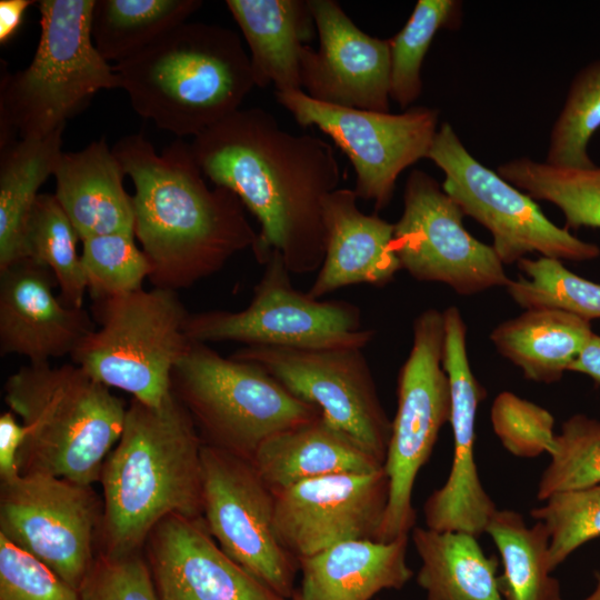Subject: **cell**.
I'll list each match as a JSON object with an SVG mask.
<instances>
[{
	"instance_id": "cell-1",
	"label": "cell",
	"mask_w": 600,
	"mask_h": 600,
	"mask_svg": "<svg viewBox=\"0 0 600 600\" xmlns=\"http://www.w3.org/2000/svg\"><path fill=\"white\" fill-rule=\"evenodd\" d=\"M192 156L216 187L232 191L260 230V264L277 253L293 274L317 270L324 257L323 204L341 180L333 148L282 129L261 108L239 109L193 138Z\"/></svg>"
},
{
	"instance_id": "cell-2",
	"label": "cell",
	"mask_w": 600,
	"mask_h": 600,
	"mask_svg": "<svg viewBox=\"0 0 600 600\" xmlns=\"http://www.w3.org/2000/svg\"><path fill=\"white\" fill-rule=\"evenodd\" d=\"M134 187V237L151 266L153 287L179 290L218 272L238 252L252 251L258 232L240 199L210 189L190 143L177 139L157 153L143 134L112 147Z\"/></svg>"
},
{
	"instance_id": "cell-3",
	"label": "cell",
	"mask_w": 600,
	"mask_h": 600,
	"mask_svg": "<svg viewBox=\"0 0 600 600\" xmlns=\"http://www.w3.org/2000/svg\"><path fill=\"white\" fill-rule=\"evenodd\" d=\"M202 447L192 417L172 391L159 406L131 399L99 480L100 552H139L167 517H202Z\"/></svg>"
},
{
	"instance_id": "cell-4",
	"label": "cell",
	"mask_w": 600,
	"mask_h": 600,
	"mask_svg": "<svg viewBox=\"0 0 600 600\" xmlns=\"http://www.w3.org/2000/svg\"><path fill=\"white\" fill-rule=\"evenodd\" d=\"M112 68L133 110L179 139L239 110L256 87L238 33L206 22H183Z\"/></svg>"
},
{
	"instance_id": "cell-5",
	"label": "cell",
	"mask_w": 600,
	"mask_h": 600,
	"mask_svg": "<svg viewBox=\"0 0 600 600\" xmlns=\"http://www.w3.org/2000/svg\"><path fill=\"white\" fill-rule=\"evenodd\" d=\"M3 390L27 429L17 458L21 474L99 482L128 409L110 388L74 363H29L7 379Z\"/></svg>"
},
{
	"instance_id": "cell-6",
	"label": "cell",
	"mask_w": 600,
	"mask_h": 600,
	"mask_svg": "<svg viewBox=\"0 0 600 600\" xmlns=\"http://www.w3.org/2000/svg\"><path fill=\"white\" fill-rule=\"evenodd\" d=\"M94 0H40V38L29 66L2 67L0 148L64 128L101 90L120 88L112 64L94 48Z\"/></svg>"
},
{
	"instance_id": "cell-7",
	"label": "cell",
	"mask_w": 600,
	"mask_h": 600,
	"mask_svg": "<svg viewBox=\"0 0 600 600\" xmlns=\"http://www.w3.org/2000/svg\"><path fill=\"white\" fill-rule=\"evenodd\" d=\"M171 391L203 443L251 460L268 438L321 414L254 363L190 341L171 374Z\"/></svg>"
},
{
	"instance_id": "cell-8",
	"label": "cell",
	"mask_w": 600,
	"mask_h": 600,
	"mask_svg": "<svg viewBox=\"0 0 600 600\" xmlns=\"http://www.w3.org/2000/svg\"><path fill=\"white\" fill-rule=\"evenodd\" d=\"M96 327L71 354L72 363L108 388L148 406L171 393V374L190 340L189 312L177 291L151 290L93 300Z\"/></svg>"
},
{
	"instance_id": "cell-9",
	"label": "cell",
	"mask_w": 600,
	"mask_h": 600,
	"mask_svg": "<svg viewBox=\"0 0 600 600\" xmlns=\"http://www.w3.org/2000/svg\"><path fill=\"white\" fill-rule=\"evenodd\" d=\"M443 338L441 311L429 308L416 317L412 346L398 373L397 410L383 463L389 496L378 541L410 534L414 528V483L441 428L450 419V387L442 367Z\"/></svg>"
},
{
	"instance_id": "cell-10",
	"label": "cell",
	"mask_w": 600,
	"mask_h": 600,
	"mask_svg": "<svg viewBox=\"0 0 600 600\" xmlns=\"http://www.w3.org/2000/svg\"><path fill=\"white\" fill-rule=\"evenodd\" d=\"M290 274L281 257L271 254L246 309L189 313L186 336L202 343L234 341L312 349H363L372 341L376 332L363 328L358 306L313 299L293 287Z\"/></svg>"
},
{
	"instance_id": "cell-11",
	"label": "cell",
	"mask_w": 600,
	"mask_h": 600,
	"mask_svg": "<svg viewBox=\"0 0 600 600\" xmlns=\"http://www.w3.org/2000/svg\"><path fill=\"white\" fill-rule=\"evenodd\" d=\"M428 159L444 173L443 191L491 233L503 266L529 253L561 261L600 256L596 243L554 224L530 196L473 158L449 122L438 129Z\"/></svg>"
},
{
	"instance_id": "cell-12",
	"label": "cell",
	"mask_w": 600,
	"mask_h": 600,
	"mask_svg": "<svg viewBox=\"0 0 600 600\" xmlns=\"http://www.w3.org/2000/svg\"><path fill=\"white\" fill-rule=\"evenodd\" d=\"M277 102L302 127H317L348 157L356 172L357 197L377 211L392 200L399 174L429 151L439 111L412 107L401 113L331 106L304 91H274Z\"/></svg>"
},
{
	"instance_id": "cell-13",
	"label": "cell",
	"mask_w": 600,
	"mask_h": 600,
	"mask_svg": "<svg viewBox=\"0 0 600 600\" xmlns=\"http://www.w3.org/2000/svg\"><path fill=\"white\" fill-rule=\"evenodd\" d=\"M101 522L92 486L39 473L0 480V534L78 590L94 564Z\"/></svg>"
},
{
	"instance_id": "cell-14",
	"label": "cell",
	"mask_w": 600,
	"mask_h": 600,
	"mask_svg": "<svg viewBox=\"0 0 600 600\" xmlns=\"http://www.w3.org/2000/svg\"><path fill=\"white\" fill-rule=\"evenodd\" d=\"M231 358L262 368L384 463L391 421L361 348L244 346Z\"/></svg>"
},
{
	"instance_id": "cell-15",
	"label": "cell",
	"mask_w": 600,
	"mask_h": 600,
	"mask_svg": "<svg viewBox=\"0 0 600 600\" xmlns=\"http://www.w3.org/2000/svg\"><path fill=\"white\" fill-rule=\"evenodd\" d=\"M202 518L223 552L278 596L294 597L298 561L274 530V493L250 460L203 443Z\"/></svg>"
},
{
	"instance_id": "cell-16",
	"label": "cell",
	"mask_w": 600,
	"mask_h": 600,
	"mask_svg": "<svg viewBox=\"0 0 600 600\" xmlns=\"http://www.w3.org/2000/svg\"><path fill=\"white\" fill-rule=\"evenodd\" d=\"M466 214L422 170L408 176L393 249L401 269L421 282H438L471 296L507 287L510 278L492 246L467 231Z\"/></svg>"
},
{
	"instance_id": "cell-17",
	"label": "cell",
	"mask_w": 600,
	"mask_h": 600,
	"mask_svg": "<svg viewBox=\"0 0 600 600\" xmlns=\"http://www.w3.org/2000/svg\"><path fill=\"white\" fill-rule=\"evenodd\" d=\"M442 313V367L450 387L453 457L446 482L426 500L423 517L429 529L479 537L498 510L481 482L474 458L476 418L486 390L469 362L467 324L461 312L450 306Z\"/></svg>"
},
{
	"instance_id": "cell-18",
	"label": "cell",
	"mask_w": 600,
	"mask_h": 600,
	"mask_svg": "<svg viewBox=\"0 0 600 600\" xmlns=\"http://www.w3.org/2000/svg\"><path fill=\"white\" fill-rule=\"evenodd\" d=\"M388 496L383 468L299 482L274 493L276 534L296 560L350 540H377Z\"/></svg>"
},
{
	"instance_id": "cell-19",
	"label": "cell",
	"mask_w": 600,
	"mask_h": 600,
	"mask_svg": "<svg viewBox=\"0 0 600 600\" xmlns=\"http://www.w3.org/2000/svg\"><path fill=\"white\" fill-rule=\"evenodd\" d=\"M308 2L319 49L308 46L302 54L306 93L331 106L389 112V39L363 32L334 0Z\"/></svg>"
},
{
	"instance_id": "cell-20",
	"label": "cell",
	"mask_w": 600,
	"mask_h": 600,
	"mask_svg": "<svg viewBox=\"0 0 600 600\" xmlns=\"http://www.w3.org/2000/svg\"><path fill=\"white\" fill-rule=\"evenodd\" d=\"M144 548L159 600H287L230 559L202 517H167Z\"/></svg>"
},
{
	"instance_id": "cell-21",
	"label": "cell",
	"mask_w": 600,
	"mask_h": 600,
	"mask_svg": "<svg viewBox=\"0 0 600 600\" xmlns=\"http://www.w3.org/2000/svg\"><path fill=\"white\" fill-rule=\"evenodd\" d=\"M52 272L26 258L0 271V352L30 363L73 353L97 326L83 308L66 306L53 293Z\"/></svg>"
},
{
	"instance_id": "cell-22",
	"label": "cell",
	"mask_w": 600,
	"mask_h": 600,
	"mask_svg": "<svg viewBox=\"0 0 600 600\" xmlns=\"http://www.w3.org/2000/svg\"><path fill=\"white\" fill-rule=\"evenodd\" d=\"M351 189L332 191L323 204L324 257L308 290L313 299L351 284L383 287L401 270L394 224L363 213Z\"/></svg>"
},
{
	"instance_id": "cell-23",
	"label": "cell",
	"mask_w": 600,
	"mask_h": 600,
	"mask_svg": "<svg viewBox=\"0 0 600 600\" xmlns=\"http://www.w3.org/2000/svg\"><path fill=\"white\" fill-rule=\"evenodd\" d=\"M124 174L104 138L82 150L62 152L53 174V194L81 241L110 233L134 236L132 197L123 187Z\"/></svg>"
},
{
	"instance_id": "cell-24",
	"label": "cell",
	"mask_w": 600,
	"mask_h": 600,
	"mask_svg": "<svg viewBox=\"0 0 600 600\" xmlns=\"http://www.w3.org/2000/svg\"><path fill=\"white\" fill-rule=\"evenodd\" d=\"M410 534L390 541L358 539L298 559L299 600H371L403 588L412 578L407 562Z\"/></svg>"
},
{
	"instance_id": "cell-25",
	"label": "cell",
	"mask_w": 600,
	"mask_h": 600,
	"mask_svg": "<svg viewBox=\"0 0 600 600\" xmlns=\"http://www.w3.org/2000/svg\"><path fill=\"white\" fill-rule=\"evenodd\" d=\"M250 50L256 87L303 91L302 54L317 31L308 0H227Z\"/></svg>"
},
{
	"instance_id": "cell-26",
	"label": "cell",
	"mask_w": 600,
	"mask_h": 600,
	"mask_svg": "<svg viewBox=\"0 0 600 600\" xmlns=\"http://www.w3.org/2000/svg\"><path fill=\"white\" fill-rule=\"evenodd\" d=\"M250 461L273 493L310 479L372 473L383 468L377 458L321 414L268 438Z\"/></svg>"
},
{
	"instance_id": "cell-27",
	"label": "cell",
	"mask_w": 600,
	"mask_h": 600,
	"mask_svg": "<svg viewBox=\"0 0 600 600\" xmlns=\"http://www.w3.org/2000/svg\"><path fill=\"white\" fill-rule=\"evenodd\" d=\"M593 334L590 320L553 308L526 309L499 323L489 338L527 380L559 381Z\"/></svg>"
},
{
	"instance_id": "cell-28",
	"label": "cell",
	"mask_w": 600,
	"mask_h": 600,
	"mask_svg": "<svg viewBox=\"0 0 600 600\" xmlns=\"http://www.w3.org/2000/svg\"><path fill=\"white\" fill-rule=\"evenodd\" d=\"M411 541L420 558L418 584L426 600H503L499 561L487 556L478 537L414 527Z\"/></svg>"
},
{
	"instance_id": "cell-29",
	"label": "cell",
	"mask_w": 600,
	"mask_h": 600,
	"mask_svg": "<svg viewBox=\"0 0 600 600\" xmlns=\"http://www.w3.org/2000/svg\"><path fill=\"white\" fill-rule=\"evenodd\" d=\"M63 129L0 148V271L26 259L27 222L40 187L54 174L63 152Z\"/></svg>"
},
{
	"instance_id": "cell-30",
	"label": "cell",
	"mask_w": 600,
	"mask_h": 600,
	"mask_svg": "<svg viewBox=\"0 0 600 600\" xmlns=\"http://www.w3.org/2000/svg\"><path fill=\"white\" fill-rule=\"evenodd\" d=\"M486 533L500 554L503 600H563L551 574L549 533L542 522L528 527L521 513L498 509Z\"/></svg>"
},
{
	"instance_id": "cell-31",
	"label": "cell",
	"mask_w": 600,
	"mask_h": 600,
	"mask_svg": "<svg viewBox=\"0 0 600 600\" xmlns=\"http://www.w3.org/2000/svg\"><path fill=\"white\" fill-rule=\"evenodd\" d=\"M202 4L201 0H94L92 42L107 62L119 63L187 22Z\"/></svg>"
},
{
	"instance_id": "cell-32",
	"label": "cell",
	"mask_w": 600,
	"mask_h": 600,
	"mask_svg": "<svg viewBox=\"0 0 600 600\" xmlns=\"http://www.w3.org/2000/svg\"><path fill=\"white\" fill-rule=\"evenodd\" d=\"M497 173L533 200L559 208L568 230L600 229V167L567 169L521 157L500 164Z\"/></svg>"
},
{
	"instance_id": "cell-33",
	"label": "cell",
	"mask_w": 600,
	"mask_h": 600,
	"mask_svg": "<svg viewBox=\"0 0 600 600\" xmlns=\"http://www.w3.org/2000/svg\"><path fill=\"white\" fill-rule=\"evenodd\" d=\"M79 236L54 194L40 193L30 212L26 233V258L48 268L56 278L60 300L68 307L83 308L88 291Z\"/></svg>"
},
{
	"instance_id": "cell-34",
	"label": "cell",
	"mask_w": 600,
	"mask_h": 600,
	"mask_svg": "<svg viewBox=\"0 0 600 600\" xmlns=\"http://www.w3.org/2000/svg\"><path fill=\"white\" fill-rule=\"evenodd\" d=\"M461 19V1L419 0L403 28L389 39L390 99L400 108H408L421 94V67L437 32L458 29Z\"/></svg>"
},
{
	"instance_id": "cell-35",
	"label": "cell",
	"mask_w": 600,
	"mask_h": 600,
	"mask_svg": "<svg viewBox=\"0 0 600 600\" xmlns=\"http://www.w3.org/2000/svg\"><path fill=\"white\" fill-rule=\"evenodd\" d=\"M518 268L521 274L506 289L524 310L553 308L587 320L600 318V284L573 273L561 260L523 258Z\"/></svg>"
},
{
	"instance_id": "cell-36",
	"label": "cell",
	"mask_w": 600,
	"mask_h": 600,
	"mask_svg": "<svg viewBox=\"0 0 600 600\" xmlns=\"http://www.w3.org/2000/svg\"><path fill=\"white\" fill-rule=\"evenodd\" d=\"M600 128V59L580 69L552 126L546 162L559 168L590 169L588 146Z\"/></svg>"
},
{
	"instance_id": "cell-37",
	"label": "cell",
	"mask_w": 600,
	"mask_h": 600,
	"mask_svg": "<svg viewBox=\"0 0 600 600\" xmlns=\"http://www.w3.org/2000/svg\"><path fill=\"white\" fill-rule=\"evenodd\" d=\"M540 476L537 499L600 484V420L577 413L567 419Z\"/></svg>"
},
{
	"instance_id": "cell-38",
	"label": "cell",
	"mask_w": 600,
	"mask_h": 600,
	"mask_svg": "<svg viewBox=\"0 0 600 600\" xmlns=\"http://www.w3.org/2000/svg\"><path fill=\"white\" fill-rule=\"evenodd\" d=\"M81 263L92 300L142 289L151 266L134 236L110 233L82 240Z\"/></svg>"
},
{
	"instance_id": "cell-39",
	"label": "cell",
	"mask_w": 600,
	"mask_h": 600,
	"mask_svg": "<svg viewBox=\"0 0 600 600\" xmlns=\"http://www.w3.org/2000/svg\"><path fill=\"white\" fill-rule=\"evenodd\" d=\"M530 510L549 533L552 570L576 550L600 537V484L562 491Z\"/></svg>"
},
{
	"instance_id": "cell-40",
	"label": "cell",
	"mask_w": 600,
	"mask_h": 600,
	"mask_svg": "<svg viewBox=\"0 0 600 600\" xmlns=\"http://www.w3.org/2000/svg\"><path fill=\"white\" fill-rule=\"evenodd\" d=\"M490 419L502 447L518 458H537L551 452L556 436L554 418L546 408L511 391L493 400Z\"/></svg>"
},
{
	"instance_id": "cell-41",
	"label": "cell",
	"mask_w": 600,
	"mask_h": 600,
	"mask_svg": "<svg viewBox=\"0 0 600 600\" xmlns=\"http://www.w3.org/2000/svg\"><path fill=\"white\" fill-rule=\"evenodd\" d=\"M0 600H82L43 562L0 534Z\"/></svg>"
},
{
	"instance_id": "cell-42",
	"label": "cell",
	"mask_w": 600,
	"mask_h": 600,
	"mask_svg": "<svg viewBox=\"0 0 600 600\" xmlns=\"http://www.w3.org/2000/svg\"><path fill=\"white\" fill-rule=\"evenodd\" d=\"M80 592L82 600H159L140 551L126 556L100 552Z\"/></svg>"
},
{
	"instance_id": "cell-43",
	"label": "cell",
	"mask_w": 600,
	"mask_h": 600,
	"mask_svg": "<svg viewBox=\"0 0 600 600\" xmlns=\"http://www.w3.org/2000/svg\"><path fill=\"white\" fill-rule=\"evenodd\" d=\"M26 437V427L11 410L0 414V480L20 473L17 458Z\"/></svg>"
},
{
	"instance_id": "cell-44",
	"label": "cell",
	"mask_w": 600,
	"mask_h": 600,
	"mask_svg": "<svg viewBox=\"0 0 600 600\" xmlns=\"http://www.w3.org/2000/svg\"><path fill=\"white\" fill-rule=\"evenodd\" d=\"M36 3L31 0L0 1V43L10 41L22 24L27 9Z\"/></svg>"
},
{
	"instance_id": "cell-45",
	"label": "cell",
	"mask_w": 600,
	"mask_h": 600,
	"mask_svg": "<svg viewBox=\"0 0 600 600\" xmlns=\"http://www.w3.org/2000/svg\"><path fill=\"white\" fill-rule=\"evenodd\" d=\"M569 371L583 373L597 383H600V336L594 333L590 337Z\"/></svg>"
},
{
	"instance_id": "cell-46",
	"label": "cell",
	"mask_w": 600,
	"mask_h": 600,
	"mask_svg": "<svg viewBox=\"0 0 600 600\" xmlns=\"http://www.w3.org/2000/svg\"><path fill=\"white\" fill-rule=\"evenodd\" d=\"M582 600H600V573L597 574V583L593 591Z\"/></svg>"
},
{
	"instance_id": "cell-47",
	"label": "cell",
	"mask_w": 600,
	"mask_h": 600,
	"mask_svg": "<svg viewBox=\"0 0 600 600\" xmlns=\"http://www.w3.org/2000/svg\"><path fill=\"white\" fill-rule=\"evenodd\" d=\"M293 600H299L297 597H293Z\"/></svg>"
}]
</instances>
